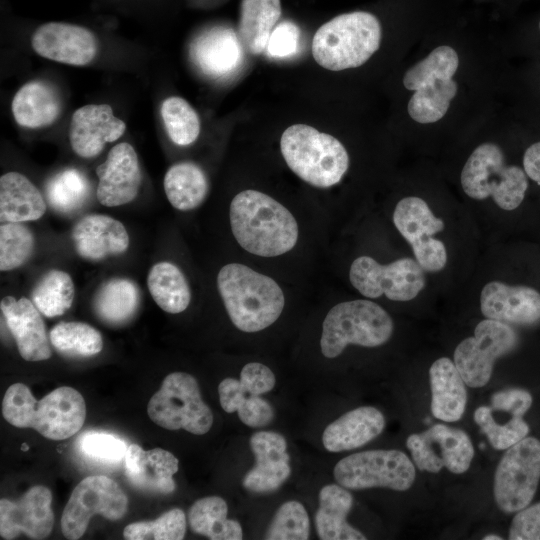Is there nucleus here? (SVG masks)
Instances as JSON below:
<instances>
[{
	"label": "nucleus",
	"instance_id": "f257e3e1",
	"mask_svg": "<svg viewBox=\"0 0 540 540\" xmlns=\"http://www.w3.org/2000/svg\"><path fill=\"white\" fill-rule=\"evenodd\" d=\"M232 233L246 251L262 257L284 254L298 240V224L291 212L274 198L256 191L238 193L230 204Z\"/></svg>",
	"mask_w": 540,
	"mask_h": 540
},
{
	"label": "nucleus",
	"instance_id": "f03ea898",
	"mask_svg": "<svg viewBox=\"0 0 540 540\" xmlns=\"http://www.w3.org/2000/svg\"><path fill=\"white\" fill-rule=\"evenodd\" d=\"M4 419L18 428H32L50 440H64L83 426L86 405L75 389L61 386L36 400L23 383H14L2 401Z\"/></svg>",
	"mask_w": 540,
	"mask_h": 540
},
{
	"label": "nucleus",
	"instance_id": "7ed1b4c3",
	"mask_svg": "<svg viewBox=\"0 0 540 540\" xmlns=\"http://www.w3.org/2000/svg\"><path fill=\"white\" fill-rule=\"evenodd\" d=\"M217 286L230 320L243 332L269 327L280 317L285 305L283 291L271 277L243 264L223 266Z\"/></svg>",
	"mask_w": 540,
	"mask_h": 540
},
{
	"label": "nucleus",
	"instance_id": "20e7f679",
	"mask_svg": "<svg viewBox=\"0 0 540 540\" xmlns=\"http://www.w3.org/2000/svg\"><path fill=\"white\" fill-rule=\"evenodd\" d=\"M378 18L365 11L338 15L323 24L312 41L315 61L325 69L341 71L363 65L379 49Z\"/></svg>",
	"mask_w": 540,
	"mask_h": 540
},
{
	"label": "nucleus",
	"instance_id": "39448f33",
	"mask_svg": "<svg viewBox=\"0 0 540 540\" xmlns=\"http://www.w3.org/2000/svg\"><path fill=\"white\" fill-rule=\"evenodd\" d=\"M280 149L288 167L315 187L327 188L339 183L349 167L343 144L309 125L288 127L281 136Z\"/></svg>",
	"mask_w": 540,
	"mask_h": 540
},
{
	"label": "nucleus",
	"instance_id": "423d86ee",
	"mask_svg": "<svg viewBox=\"0 0 540 540\" xmlns=\"http://www.w3.org/2000/svg\"><path fill=\"white\" fill-rule=\"evenodd\" d=\"M458 66L457 52L442 45L405 72L403 85L414 91L407 106L414 121L429 124L445 116L457 94L458 86L453 76Z\"/></svg>",
	"mask_w": 540,
	"mask_h": 540
},
{
	"label": "nucleus",
	"instance_id": "0eeeda50",
	"mask_svg": "<svg viewBox=\"0 0 540 540\" xmlns=\"http://www.w3.org/2000/svg\"><path fill=\"white\" fill-rule=\"evenodd\" d=\"M461 186L476 200L491 197L505 211H514L525 200L529 178L523 167L509 165L501 148L494 143L476 147L461 172Z\"/></svg>",
	"mask_w": 540,
	"mask_h": 540
},
{
	"label": "nucleus",
	"instance_id": "6e6552de",
	"mask_svg": "<svg viewBox=\"0 0 540 540\" xmlns=\"http://www.w3.org/2000/svg\"><path fill=\"white\" fill-rule=\"evenodd\" d=\"M393 321L369 300L341 302L332 307L322 325L321 352L327 358L340 355L349 344L377 347L392 336Z\"/></svg>",
	"mask_w": 540,
	"mask_h": 540
},
{
	"label": "nucleus",
	"instance_id": "1a4fd4ad",
	"mask_svg": "<svg viewBox=\"0 0 540 540\" xmlns=\"http://www.w3.org/2000/svg\"><path fill=\"white\" fill-rule=\"evenodd\" d=\"M149 418L167 430L183 429L195 435L212 427L213 414L202 400L197 380L184 372L167 375L147 405Z\"/></svg>",
	"mask_w": 540,
	"mask_h": 540
},
{
	"label": "nucleus",
	"instance_id": "9d476101",
	"mask_svg": "<svg viewBox=\"0 0 540 540\" xmlns=\"http://www.w3.org/2000/svg\"><path fill=\"white\" fill-rule=\"evenodd\" d=\"M335 480L352 490L385 487L406 491L416 472L409 457L399 450H367L341 459L334 467Z\"/></svg>",
	"mask_w": 540,
	"mask_h": 540
},
{
	"label": "nucleus",
	"instance_id": "9b49d317",
	"mask_svg": "<svg viewBox=\"0 0 540 540\" xmlns=\"http://www.w3.org/2000/svg\"><path fill=\"white\" fill-rule=\"evenodd\" d=\"M540 481V441L525 437L509 447L497 465L493 494L499 509L518 512L532 501Z\"/></svg>",
	"mask_w": 540,
	"mask_h": 540
},
{
	"label": "nucleus",
	"instance_id": "f8f14e48",
	"mask_svg": "<svg viewBox=\"0 0 540 540\" xmlns=\"http://www.w3.org/2000/svg\"><path fill=\"white\" fill-rule=\"evenodd\" d=\"M518 343V334L509 324L486 318L476 325L474 336L457 345L455 366L466 385L483 387L491 378L496 359L512 352Z\"/></svg>",
	"mask_w": 540,
	"mask_h": 540
},
{
	"label": "nucleus",
	"instance_id": "ddd939ff",
	"mask_svg": "<svg viewBox=\"0 0 540 540\" xmlns=\"http://www.w3.org/2000/svg\"><path fill=\"white\" fill-rule=\"evenodd\" d=\"M128 498L121 487L103 475L89 476L73 489L61 517V531L70 540L81 538L92 516L116 521L127 512Z\"/></svg>",
	"mask_w": 540,
	"mask_h": 540
},
{
	"label": "nucleus",
	"instance_id": "4468645a",
	"mask_svg": "<svg viewBox=\"0 0 540 540\" xmlns=\"http://www.w3.org/2000/svg\"><path fill=\"white\" fill-rule=\"evenodd\" d=\"M355 289L368 298L385 295L393 301L414 299L425 287L423 268L412 258H401L383 265L369 256L356 258L349 270Z\"/></svg>",
	"mask_w": 540,
	"mask_h": 540
},
{
	"label": "nucleus",
	"instance_id": "2eb2a0df",
	"mask_svg": "<svg viewBox=\"0 0 540 540\" xmlns=\"http://www.w3.org/2000/svg\"><path fill=\"white\" fill-rule=\"evenodd\" d=\"M276 383L272 370L259 362L246 364L240 379H223L218 386L220 405L227 413L237 412L243 424L264 427L274 418V409L260 395L271 391Z\"/></svg>",
	"mask_w": 540,
	"mask_h": 540
},
{
	"label": "nucleus",
	"instance_id": "dca6fc26",
	"mask_svg": "<svg viewBox=\"0 0 540 540\" xmlns=\"http://www.w3.org/2000/svg\"><path fill=\"white\" fill-rule=\"evenodd\" d=\"M393 222L411 245L415 260L423 270L437 272L445 267L446 247L441 240L432 237L443 231L445 224L422 198L409 196L401 199L394 209Z\"/></svg>",
	"mask_w": 540,
	"mask_h": 540
},
{
	"label": "nucleus",
	"instance_id": "f3484780",
	"mask_svg": "<svg viewBox=\"0 0 540 540\" xmlns=\"http://www.w3.org/2000/svg\"><path fill=\"white\" fill-rule=\"evenodd\" d=\"M416 467L421 471L438 473L442 468L461 474L466 472L474 457L468 434L444 424H434L406 440Z\"/></svg>",
	"mask_w": 540,
	"mask_h": 540
},
{
	"label": "nucleus",
	"instance_id": "a211bd4d",
	"mask_svg": "<svg viewBox=\"0 0 540 540\" xmlns=\"http://www.w3.org/2000/svg\"><path fill=\"white\" fill-rule=\"evenodd\" d=\"M52 493L41 485L33 486L16 501L0 500V536L14 539L25 534L44 539L53 529Z\"/></svg>",
	"mask_w": 540,
	"mask_h": 540
},
{
	"label": "nucleus",
	"instance_id": "6ab92c4d",
	"mask_svg": "<svg viewBox=\"0 0 540 540\" xmlns=\"http://www.w3.org/2000/svg\"><path fill=\"white\" fill-rule=\"evenodd\" d=\"M33 50L43 58L74 66H84L98 53V40L86 27L48 22L39 26L32 35Z\"/></svg>",
	"mask_w": 540,
	"mask_h": 540
},
{
	"label": "nucleus",
	"instance_id": "aec40b11",
	"mask_svg": "<svg viewBox=\"0 0 540 540\" xmlns=\"http://www.w3.org/2000/svg\"><path fill=\"white\" fill-rule=\"evenodd\" d=\"M480 309L487 319L534 326L540 323V290L527 284L491 281L481 291Z\"/></svg>",
	"mask_w": 540,
	"mask_h": 540
},
{
	"label": "nucleus",
	"instance_id": "412c9836",
	"mask_svg": "<svg viewBox=\"0 0 540 540\" xmlns=\"http://www.w3.org/2000/svg\"><path fill=\"white\" fill-rule=\"evenodd\" d=\"M98 201L108 207L127 204L138 194L142 175L138 156L127 142L109 151L106 160L96 168Z\"/></svg>",
	"mask_w": 540,
	"mask_h": 540
},
{
	"label": "nucleus",
	"instance_id": "4be33fe9",
	"mask_svg": "<svg viewBox=\"0 0 540 540\" xmlns=\"http://www.w3.org/2000/svg\"><path fill=\"white\" fill-rule=\"evenodd\" d=\"M249 444L255 466L244 476L243 487L257 494L278 490L291 474L286 439L277 432L259 431L251 436Z\"/></svg>",
	"mask_w": 540,
	"mask_h": 540
},
{
	"label": "nucleus",
	"instance_id": "5701e85b",
	"mask_svg": "<svg viewBox=\"0 0 540 540\" xmlns=\"http://www.w3.org/2000/svg\"><path fill=\"white\" fill-rule=\"evenodd\" d=\"M126 124L113 114L108 104H89L74 111L69 126L73 151L82 158L96 157L106 143L118 140Z\"/></svg>",
	"mask_w": 540,
	"mask_h": 540
},
{
	"label": "nucleus",
	"instance_id": "b1692460",
	"mask_svg": "<svg viewBox=\"0 0 540 540\" xmlns=\"http://www.w3.org/2000/svg\"><path fill=\"white\" fill-rule=\"evenodd\" d=\"M2 315L20 356L27 361L47 360L51 349L41 312L32 301L5 296L0 302Z\"/></svg>",
	"mask_w": 540,
	"mask_h": 540
},
{
	"label": "nucleus",
	"instance_id": "393cba45",
	"mask_svg": "<svg viewBox=\"0 0 540 540\" xmlns=\"http://www.w3.org/2000/svg\"><path fill=\"white\" fill-rule=\"evenodd\" d=\"M178 468V459L161 448L145 451L137 444H131L124 456L125 475L129 482L149 493H172L175 490L173 476Z\"/></svg>",
	"mask_w": 540,
	"mask_h": 540
},
{
	"label": "nucleus",
	"instance_id": "a878e982",
	"mask_svg": "<svg viewBox=\"0 0 540 540\" xmlns=\"http://www.w3.org/2000/svg\"><path fill=\"white\" fill-rule=\"evenodd\" d=\"M75 251L90 261L124 253L129 235L124 225L107 215L91 214L81 218L71 233Z\"/></svg>",
	"mask_w": 540,
	"mask_h": 540
},
{
	"label": "nucleus",
	"instance_id": "bb28decb",
	"mask_svg": "<svg viewBox=\"0 0 540 540\" xmlns=\"http://www.w3.org/2000/svg\"><path fill=\"white\" fill-rule=\"evenodd\" d=\"M190 54L205 75L221 78L233 73L240 66L243 46L233 29L215 27L195 38Z\"/></svg>",
	"mask_w": 540,
	"mask_h": 540
},
{
	"label": "nucleus",
	"instance_id": "cd10ccee",
	"mask_svg": "<svg viewBox=\"0 0 540 540\" xmlns=\"http://www.w3.org/2000/svg\"><path fill=\"white\" fill-rule=\"evenodd\" d=\"M384 427L381 411L372 406L358 407L330 423L323 432L322 443L329 452L352 450L376 438Z\"/></svg>",
	"mask_w": 540,
	"mask_h": 540
},
{
	"label": "nucleus",
	"instance_id": "c85d7f7f",
	"mask_svg": "<svg viewBox=\"0 0 540 540\" xmlns=\"http://www.w3.org/2000/svg\"><path fill=\"white\" fill-rule=\"evenodd\" d=\"M431 412L444 422H456L464 414L467 403L465 381L454 361L441 357L429 369Z\"/></svg>",
	"mask_w": 540,
	"mask_h": 540
},
{
	"label": "nucleus",
	"instance_id": "c756f323",
	"mask_svg": "<svg viewBox=\"0 0 540 540\" xmlns=\"http://www.w3.org/2000/svg\"><path fill=\"white\" fill-rule=\"evenodd\" d=\"M11 110L18 125L38 129L54 123L61 112V100L55 88L44 81H30L14 95Z\"/></svg>",
	"mask_w": 540,
	"mask_h": 540
},
{
	"label": "nucleus",
	"instance_id": "7c9ffc66",
	"mask_svg": "<svg viewBox=\"0 0 540 540\" xmlns=\"http://www.w3.org/2000/svg\"><path fill=\"white\" fill-rule=\"evenodd\" d=\"M353 504L347 488L328 484L319 492V507L315 513V527L322 540H364L366 536L351 526L346 518Z\"/></svg>",
	"mask_w": 540,
	"mask_h": 540
},
{
	"label": "nucleus",
	"instance_id": "2f4dec72",
	"mask_svg": "<svg viewBox=\"0 0 540 540\" xmlns=\"http://www.w3.org/2000/svg\"><path fill=\"white\" fill-rule=\"evenodd\" d=\"M46 211L44 198L23 174L8 172L0 178L1 222H27L41 218Z\"/></svg>",
	"mask_w": 540,
	"mask_h": 540
},
{
	"label": "nucleus",
	"instance_id": "473e14b6",
	"mask_svg": "<svg viewBox=\"0 0 540 540\" xmlns=\"http://www.w3.org/2000/svg\"><path fill=\"white\" fill-rule=\"evenodd\" d=\"M280 16V0H243L238 25L243 48L254 55L264 52Z\"/></svg>",
	"mask_w": 540,
	"mask_h": 540
},
{
	"label": "nucleus",
	"instance_id": "72a5a7b5",
	"mask_svg": "<svg viewBox=\"0 0 540 540\" xmlns=\"http://www.w3.org/2000/svg\"><path fill=\"white\" fill-rule=\"evenodd\" d=\"M140 292L126 278H113L101 285L93 300L94 311L104 323L117 326L128 322L138 310Z\"/></svg>",
	"mask_w": 540,
	"mask_h": 540
},
{
	"label": "nucleus",
	"instance_id": "f704fd0d",
	"mask_svg": "<svg viewBox=\"0 0 540 540\" xmlns=\"http://www.w3.org/2000/svg\"><path fill=\"white\" fill-rule=\"evenodd\" d=\"M227 513V503L221 497L201 498L189 509V526L194 533L211 540H241L243 531L240 523L227 519Z\"/></svg>",
	"mask_w": 540,
	"mask_h": 540
},
{
	"label": "nucleus",
	"instance_id": "c9c22d12",
	"mask_svg": "<svg viewBox=\"0 0 540 540\" xmlns=\"http://www.w3.org/2000/svg\"><path fill=\"white\" fill-rule=\"evenodd\" d=\"M163 185L170 204L181 211L197 208L208 192V181L203 170L187 161L172 165L164 176Z\"/></svg>",
	"mask_w": 540,
	"mask_h": 540
},
{
	"label": "nucleus",
	"instance_id": "e433bc0d",
	"mask_svg": "<svg viewBox=\"0 0 540 540\" xmlns=\"http://www.w3.org/2000/svg\"><path fill=\"white\" fill-rule=\"evenodd\" d=\"M149 292L156 304L165 312H183L191 300L188 282L182 271L173 263L154 264L147 277Z\"/></svg>",
	"mask_w": 540,
	"mask_h": 540
},
{
	"label": "nucleus",
	"instance_id": "4c0bfd02",
	"mask_svg": "<svg viewBox=\"0 0 540 540\" xmlns=\"http://www.w3.org/2000/svg\"><path fill=\"white\" fill-rule=\"evenodd\" d=\"M74 295L75 288L70 275L52 269L35 285L31 298L44 316L53 318L64 314L71 307Z\"/></svg>",
	"mask_w": 540,
	"mask_h": 540
},
{
	"label": "nucleus",
	"instance_id": "58836bf2",
	"mask_svg": "<svg viewBox=\"0 0 540 540\" xmlns=\"http://www.w3.org/2000/svg\"><path fill=\"white\" fill-rule=\"evenodd\" d=\"M90 186L86 176L76 168H67L52 176L46 184L50 206L58 213L72 214L88 199Z\"/></svg>",
	"mask_w": 540,
	"mask_h": 540
},
{
	"label": "nucleus",
	"instance_id": "ea45409f",
	"mask_svg": "<svg viewBox=\"0 0 540 540\" xmlns=\"http://www.w3.org/2000/svg\"><path fill=\"white\" fill-rule=\"evenodd\" d=\"M52 346L61 354L70 357H90L101 352V333L83 322H60L49 334Z\"/></svg>",
	"mask_w": 540,
	"mask_h": 540
},
{
	"label": "nucleus",
	"instance_id": "a19ab883",
	"mask_svg": "<svg viewBox=\"0 0 540 540\" xmlns=\"http://www.w3.org/2000/svg\"><path fill=\"white\" fill-rule=\"evenodd\" d=\"M161 117L173 143L188 146L200 134V119L195 109L183 98L171 96L161 105Z\"/></svg>",
	"mask_w": 540,
	"mask_h": 540
},
{
	"label": "nucleus",
	"instance_id": "79ce46f5",
	"mask_svg": "<svg viewBox=\"0 0 540 540\" xmlns=\"http://www.w3.org/2000/svg\"><path fill=\"white\" fill-rule=\"evenodd\" d=\"M35 238L22 223L5 222L0 226V270L9 271L23 265L33 254Z\"/></svg>",
	"mask_w": 540,
	"mask_h": 540
},
{
	"label": "nucleus",
	"instance_id": "37998d69",
	"mask_svg": "<svg viewBox=\"0 0 540 540\" xmlns=\"http://www.w3.org/2000/svg\"><path fill=\"white\" fill-rule=\"evenodd\" d=\"M185 532V513L179 508H174L154 521H140L127 525L123 537L127 540H181Z\"/></svg>",
	"mask_w": 540,
	"mask_h": 540
},
{
	"label": "nucleus",
	"instance_id": "c03bdc74",
	"mask_svg": "<svg viewBox=\"0 0 540 540\" xmlns=\"http://www.w3.org/2000/svg\"><path fill=\"white\" fill-rule=\"evenodd\" d=\"M474 421L487 436L492 447L498 450L508 449L525 438L529 432V426L523 417H513L500 422L492 416L488 406H480L475 410Z\"/></svg>",
	"mask_w": 540,
	"mask_h": 540
},
{
	"label": "nucleus",
	"instance_id": "a18cd8bd",
	"mask_svg": "<svg viewBox=\"0 0 540 540\" xmlns=\"http://www.w3.org/2000/svg\"><path fill=\"white\" fill-rule=\"evenodd\" d=\"M310 522L306 509L298 501H287L276 511L265 533L267 540H307Z\"/></svg>",
	"mask_w": 540,
	"mask_h": 540
},
{
	"label": "nucleus",
	"instance_id": "49530a36",
	"mask_svg": "<svg viewBox=\"0 0 540 540\" xmlns=\"http://www.w3.org/2000/svg\"><path fill=\"white\" fill-rule=\"evenodd\" d=\"M80 452L88 459L102 464H116L124 459L128 446L114 434L87 431L78 439Z\"/></svg>",
	"mask_w": 540,
	"mask_h": 540
},
{
	"label": "nucleus",
	"instance_id": "de8ad7c7",
	"mask_svg": "<svg viewBox=\"0 0 540 540\" xmlns=\"http://www.w3.org/2000/svg\"><path fill=\"white\" fill-rule=\"evenodd\" d=\"M508 538L510 540H540V502L526 506L514 516Z\"/></svg>",
	"mask_w": 540,
	"mask_h": 540
},
{
	"label": "nucleus",
	"instance_id": "09e8293b",
	"mask_svg": "<svg viewBox=\"0 0 540 540\" xmlns=\"http://www.w3.org/2000/svg\"><path fill=\"white\" fill-rule=\"evenodd\" d=\"M300 38L298 26L291 21L278 24L267 43V52L272 57H287L296 52Z\"/></svg>",
	"mask_w": 540,
	"mask_h": 540
},
{
	"label": "nucleus",
	"instance_id": "8fccbe9b",
	"mask_svg": "<svg viewBox=\"0 0 540 540\" xmlns=\"http://www.w3.org/2000/svg\"><path fill=\"white\" fill-rule=\"evenodd\" d=\"M532 395L521 388L498 391L491 396V407L523 415L532 405Z\"/></svg>",
	"mask_w": 540,
	"mask_h": 540
},
{
	"label": "nucleus",
	"instance_id": "3c124183",
	"mask_svg": "<svg viewBox=\"0 0 540 540\" xmlns=\"http://www.w3.org/2000/svg\"><path fill=\"white\" fill-rule=\"evenodd\" d=\"M522 165L528 178L540 186V141L527 147Z\"/></svg>",
	"mask_w": 540,
	"mask_h": 540
},
{
	"label": "nucleus",
	"instance_id": "603ef678",
	"mask_svg": "<svg viewBox=\"0 0 540 540\" xmlns=\"http://www.w3.org/2000/svg\"><path fill=\"white\" fill-rule=\"evenodd\" d=\"M484 540H502V537L495 535V534H489L483 537Z\"/></svg>",
	"mask_w": 540,
	"mask_h": 540
},
{
	"label": "nucleus",
	"instance_id": "864d4df0",
	"mask_svg": "<svg viewBox=\"0 0 540 540\" xmlns=\"http://www.w3.org/2000/svg\"><path fill=\"white\" fill-rule=\"evenodd\" d=\"M538 28H539V31H540V20H539V23H538Z\"/></svg>",
	"mask_w": 540,
	"mask_h": 540
}]
</instances>
